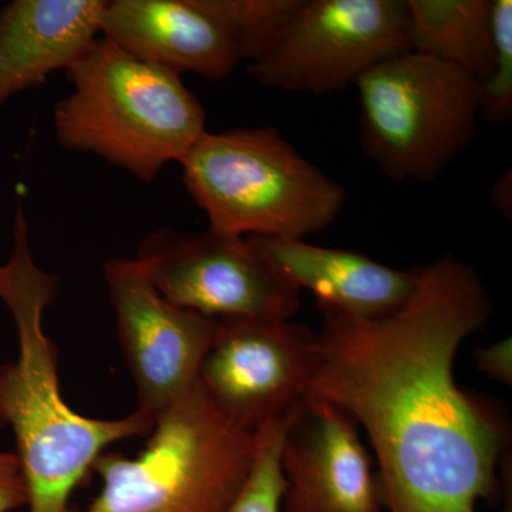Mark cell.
Returning <instances> with one entry per match:
<instances>
[{"label": "cell", "mask_w": 512, "mask_h": 512, "mask_svg": "<svg viewBox=\"0 0 512 512\" xmlns=\"http://www.w3.org/2000/svg\"><path fill=\"white\" fill-rule=\"evenodd\" d=\"M180 164L208 229L228 237L305 239L332 225L346 201L343 185L274 127L205 131Z\"/></svg>", "instance_id": "obj_4"}, {"label": "cell", "mask_w": 512, "mask_h": 512, "mask_svg": "<svg viewBox=\"0 0 512 512\" xmlns=\"http://www.w3.org/2000/svg\"><path fill=\"white\" fill-rule=\"evenodd\" d=\"M292 412L293 409L258 431L251 473L227 512H281L285 491L281 450Z\"/></svg>", "instance_id": "obj_17"}, {"label": "cell", "mask_w": 512, "mask_h": 512, "mask_svg": "<svg viewBox=\"0 0 512 512\" xmlns=\"http://www.w3.org/2000/svg\"><path fill=\"white\" fill-rule=\"evenodd\" d=\"M412 52L484 82L494 62L490 0H407Z\"/></svg>", "instance_id": "obj_15"}, {"label": "cell", "mask_w": 512, "mask_h": 512, "mask_svg": "<svg viewBox=\"0 0 512 512\" xmlns=\"http://www.w3.org/2000/svg\"><path fill=\"white\" fill-rule=\"evenodd\" d=\"M167 301L212 319L289 320L301 291L247 238L160 228L134 258Z\"/></svg>", "instance_id": "obj_8"}, {"label": "cell", "mask_w": 512, "mask_h": 512, "mask_svg": "<svg viewBox=\"0 0 512 512\" xmlns=\"http://www.w3.org/2000/svg\"><path fill=\"white\" fill-rule=\"evenodd\" d=\"M6 285V269L5 265H0V298H2L3 291Z\"/></svg>", "instance_id": "obj_22"}, {"label": "cell", "mask_w": 512, "mask_h": 512, "mask_svg": "<svg viewBox=\"0 0 512 512\" xmlns=\"http://www.w3.org/2000/svg\"><path fill=\"white\" fill-rule=\"evenodd\" d=\"M409 50L407 0H305L248 72L269 89L322 96Z\"/></svg>", "instance_id": "obj_7"}, {"label": "cell", "mask_w": 512, "mask_h": 512, "mask_svg": "<svg viewBox=\"0 0 512 512\" xmlns=\"http://www.w3.org/2000/svg\"><path fill=\"white\" fill-rule=\"evenodd\" d=\"M359 427L335 404L306 394L281 450L285 512H386Z\"/></svg>", "instance_id": "obj_11"}, {"label": "cell", "mask_w": 512, "mask_h": 512, "mask_svg": "<svg viewBox=\"0 0 512 512\" xmlns=\"http://www.w3.org/2000/svg\"><path fill=\"white\" fill-rule=\"evenodd\" d=\"M104 279L117 338L136 384V410L156 419L197 383L218 319L167 301L134 259H109Z\"/></svg>", "instance_id": "obj_10"}, {"label": "cell", "mask_w": 512, "mask_h": 512, "mask_svg": "<svg viewBox=\"0 0 512 512\" xmlns=\"http://www.w3.org/2000/svg\"><path fill=\"white\" fill-rule=\"evenodd\" d=\"M104 0H15L0 10V106L66 72L101 36Z\"/></svg>", "instance_id": "obj_14"}, {"label": "cell", "mask_w": 512, "mask_h": 512, "mask_svg": "<svg viewBox=\"0 0 512 512\" xmlns=\"http://www.w3.org/2000/svg\"><path fill=\"white\" fill-rule=\"evenodd\" d=\"M2 301L18 332L19 355L0 366V429H10L28 487L29 512H72L70 497L111 444L148 436L154 419L134 410L121 419L74 412L60 392L59 350L43 329V313L59 278L33 261L29 225L19 205Z\"/></svg>", "instance_id": "obj_2"}, {"label": "cell", "mask_w": 512, "mask_h": 512, "mask_svg": "<svg viewBox=\"0 0 512 512\" xmlns=\"http://www.w3.org/2000/svg\"><path fill=\"white\" fill-rule=\"evenodd\" d=\"M101 36L137 59L181 76L221 80L239 63L227 33L198 0H111Z\"/></svg>", "instance_id": "obj_12"}, {"label": "cell", "mask_w": 512, "mask_h": 512, "mask_svg": "<svg viewBox=\"0 0 512 512\" xmlns=\"http://www.w3.org/2000/svg\"><path fill=\"white\" fill-rule=\"evenodd\" d=\"M29 494L15 453L0 451V512L28 507Z\"/></svg>", "instance_id": "obj_19"}, {"label": "cell", "mask_w": 512, "mask_h": 512, "mask_svg": "<svg viewBox=\"0 0 512 512\" xmlns=\"http://www.w3.org/2000/svg\"><path fill=\"white\" fill-rule=\"evenodd\" d=\"M355 86L360 144L396 183L436 180L476 137L480 82L450 64L409 50Z\"/></svg>", "instance_id": "obj_6"}, {"label": "cell", "mask_w": 512, "mask_h": 512, "mask_svg": "<svg viewBox=\"0 0 512 512\" xmlns=\"http://www.w3.org/2000/svg\"><path fill=\"white\" fill-rule=\"evenodd\" d=\"M512 178L511 170L505 171V174L498 178L495 183L493 192H491V201L505 218L511 220L512 211Z\"/></svg>", "instance_id": "obj_21"}, {"label": "cell", "mask_w": 512, "mask_h": 512, "mask_svg": "<svg viewBox=\"0 0 512 512\" xmlns=\"http://www.w3.org/2000/svg\"><path fill=\"white\" fill-rule=\"evenodd\" d=\"M136 458L103 453L101 490L83 511L227 512L247 483L258 433L238 429L194 384L154 421Z\"/></svg>", "instance_id": "obj_5"}, {"label": "cell", "mask_w": 512, "mask_h": 512, "mask_svg": "<svg viewBox=\"0 0 512 512\" xmlns=\"http://www.w3.org/2000/svg\"><path fill=\"white\" fill-rule=\"evenodd\" d=\"M318 306L308 394L366 431L384 511L477 512L500 487L507 431L454 379L461 343L493 315L476 269L451 255L423 266L410 301L382 319Z\"/></svg>", "instance_id": "obj_1"}, {"label": "cell", "mask_w": 512, "mask_h": 512, "mask_svg": "<svg viewBox=\"0 0 512 512\" xmlns=\"http://www.w3.org/2000/svg\"><path fill=\"white\" fill-rule=\"evenodd\" d=\"M305 0H198L231 40L239 62H258L269 52Z\"/></svg>", "instance_id": "obj_16"}, {"label": "cell", "mask_w": 512, "mask_h": 512, "mask_svg": "<svg viewBox=\"0 0 512 512\" xmlns=\"http://www.w3.org/2000/svg\"><path fill=\"white\" fill-rule=\"evenodd\" d=\"M494 62L480 83V119L507 124L512 119V0H490Z\"/></svg>", "instance_id": "obj_18"}, {"label": "cell", "mask_w": 512, "mask_h": 512, "mask_svg": "<svg viewBox=\"0 0 512 512\" xmlns=\"http://www.w3.org/2000/svg\"><path fill=\"white\" fill-rule=\"evenodd\" d=\"M318 362L315 333L289 320L218 319L198 384L238 429L258 433L309 393Z\"/></svg>", "instance_id": "obj_9"}, {"label": "cell", "mask_w": 512, "mask_h": 512, "mask_svg": "<svg viewBox=\"0 0 512 512\" xmlns=\"http://www.w3.org/2000/svg\"><path fill=\"white\" fill-rule=\"evenodd\" d=\"M72 93L57 101V143L93 154L144 183L180 163L207 131V114L181 76L100 36L66 70Z\"/></svg>", "instance_id": "obj_3"}, {"label": "cell", "mask_w": 512, "mask_h": 512, "mask_svg": "<svg viewBox=\"0 0 512 512\" xmlns=\"http://www.w3.org/2000/svg\"><path fill=\"white\" fill-rule=\"evenodd\" d=\"M477 369L484 375L504 384L512 382V346L511 338L500 340L487 348H478L474 352Z\"/></svg>", "instance_id": "obj_20"}, {"label": "cell", "mask_w": 512, "mask_h": 512, "mask_svg": "<svg viewBox=\"0 0 512 512\" xmlns=\"http://www.w3.org/2000/svg\"><path fill=\"white\" fill-rule=\"evenodd\" d=\"M247 239L299 291L308 289L318 305L353 318L393 315L410 301L423 272V268H392L359 252L318 247L305 239Z\"/></svg>", "instance_id": "obj_13"}]
</instances>
